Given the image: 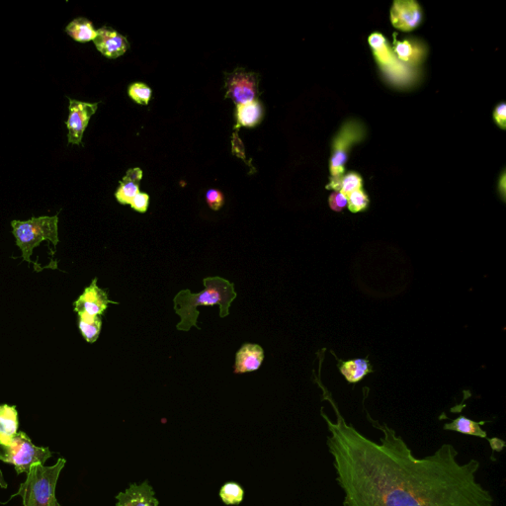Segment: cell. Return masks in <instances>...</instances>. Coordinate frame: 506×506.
Returning <instances> with one entry per match:
<instances>
[{"mask_svg":"<svg viewBox=\"0 0 506 506\" xmlns=\"http://www.w3.org/2000/svg\"><path fill=\"white\" fill-rule=\"evenodd\" d=\"M315 381L336 413L333 422L320 411L329 432L327 445L336 482L344 494L343 506H494L491 492L478 482L477 460L461 463L451 444L416 458L395 430L367 412L383 434L372 440L345 421L320 377Z\"/></svg>","mask_w":506,"mask_h":506,"instance_id":"1","label":"cell"},{"mask_svg":"<svg viewBox=\"0 0 506 506\" xmlns=\"http://www.w3.org/2000/svg\"><path fill=\"white\" fill-rule=\"evenodd\" d=\"M205 289L199 294H192L190 290H182L174 298V310L179 315L181 322L177 324L178 331H188L197 326L198 306H220V317L228 315L231 304L237 298L235 285L221 277H209L204 279Z\"/></svg>","mask_w":506,"mask_h":506,"instance_id":"2","label":"cell"},{"mask_svg":"<svg viewBox=\"0 0 506 506\" xmlns=\"http://www.w3.org/2000/svg\"><path fill=\"white\" fill-rule=\"evenodd\" d=\"M65 465L64 458H59L57 464L52 467L34 465L27 474L26 480L20 485L19 491L11 498L21 496L23 506H61L55 492L59 474Z\"/></svg>","mask_w":506,"mask_h":506,"instance_id":"3","label":"cell"},{"mask_svg":"<svg viewBox=\"0 0 506 506\" xmlns=\"http://www.w3.org/2000/svg\"><path fill=\"white\" fill-rule=\"evenodd\" d=\"M58 216L32 217L28 221H12V233L16 244L21 249L23 260L28 263L34 249L42 242H50L57 247L59 244Z\"/></svg>","mask_w":506,"mask_h":506,"instance_id":"4","label":"cell"},{"mask_svg":"<svg viewBox=\"0 0 506 506\" xmlns=\"http://www.w3.org/2000/svg\"><path fill=\"white\" fill-rule=\"evenodd\" d=\"M365 135V126L360 121L349 120L341 126L333 141V152H331V157L329 160L331 182L327 185V189L340 192V180L344 175V166L350 150L352 146L361 143Z\"/></svg>","mask_w":506,"mask_h":506,"instance_id":"5","label":"cell"},{"mask_svg":"<svg viewBox=\"0 0 506 506\" xmlns=\"http://www.w3.org/2000/svg\"><path fill=\"white\" fill-rule=\"evenodd\" d=\"M52 456L49 448L34 445L25 432H17L9 444H0V461L12 464L17 475L28 474L32 466L45 464Z\"/></svg>","mask_w":506,"mask_h":506,"instance_id":"6","label":"cell"},{"mask_svg":"<svg viewBox=\"0 0 506 506\" xmlns=\"http://www.w3.org/2000/svg\"><path fill=\"white\" fill-rule=\"evenodd\" d=\"M226 98L237 105L254 101L260 96V75L239 68L233 72H224Z\"/></svg>","mask_w":506,"mask_h":506,"instance_id":"7","label":"cell"},{"mask_svg":"<svg viewBox=\"0 0 506 506\" xmlns=\"http://www.w3.org/2000/svg\"><path fill=\"white\" fill-rule=\"evenodd\" d=\"M68 107V121L66 122L68 130V144L70 145H82V137L91 116L97 111L98 103H88L70 99Z\"/></svg>","mask_w":506,"mask_h":506,"instance_id":"8","label":"cell"},{"mask_svg":"<svg viewBox=\"0 0 506 506\" xmlns=\"http://www.w3.org/2000/svg\"><path fill=\"white\" fill-rule=\"evenodd\" d=\"M423 19L422 9L414 0H396L391 8V21L395 28L404 32L413 31Z\"/></svg>","mask_w":506,"mask_h":506,"instance_id":"9","label":"cell"},{"mask_svg":"<svg viewBox=\"0 0 506 506\" xmlns=\"http://www.w3.org/2000/svg\"><path fill=\"white\" fill-rule=\"evenodd\" d=\"M109 304L118 303L109 300L107 292L98 287L97 279L95 278L75 302V311L77 313H86L89 315H101L108 308Z\"/></svg>","mask_w":506,"mask_h":506,"instance_id":"10","label":"cell"},{"mask_svg":"<svg viewBox=\"0 0 506 506\" xmlns=\"http://www.w3.org/2000/svg\"><path fill=\"white\" fill-rule=\"evenodd\" d=\"M371 49L374 54L378 65L382 66L384 70L393 73V75H404L407 72V68L404 64L400 63L396 57L395 52L387 40L386 37L381 33L371 34L368 38Z\"/></svg>","mask_w":506,"mask_h":506,"instance_id":"11","label":"cell"},{"mask_svg":"<svg viewBox=\"0 0 506 506\" xmlns=\"http://www.w3.org/2000/svg\"><path fill=\"white\" fill-rule=\"evenodd\" d=\"M93 42L98 51L108 59H117L123 56L130 48V43L125 36L107 26L97 30V36Z\"/></svg>","mask_w":506,"mask_h":506,"instance_id":"12","label":"cell"},{"mask_svg":"<svg viewBox=\"0 0 506 506\" xmlns=\"http://www.w3.org/2000/svg\"><path fill=\"white\" fill-rule=\"evenodd\" d=\"M116 506H159L155 491L148 480L142 485L130 484L129 489L116 496Z\"/></svg>","mask_w":506,"mask_h":506,"instance_id":"13","label":"cell"},{"mask_svg":"<svg viewBox=\"0 0 506 506\" xmlns=\"http://www.w3.org/2000/svg\"><path fill=\"white\" fill-rule=\"evenodd\" d=\"M263 359H264V351L262 347L257 344L246 343L237 351V356H235V374H244V373L260 369Z\"/></svg>","mask_w":506,"mask_h":506,"instance_id":"14","label":"cell"},{"mask_svg":"<svg viewBox=\"0 0 506 506\" xmlns=\"http://www.w3.org/2000/svg\"><path fill=\"white\" fill-rule=\"evenodd\" d=\"M393 51L400 63L409 66L418 65L427 56V48L418 41H398L395 38Z\"/></svg>","mask_w":506,"mask_h":506,"instance_id":"15","label":"cell"},{"mask_svg":"<svg viewBox=\"0 0 506 506\" xmlns=\"http://www.w3.org/2000/svg\"><path fill=\"white\" fill-rule=\"evenodd\" d=\"M331 354L335 356L338 362V369L348 383H359L368 374L374 372L368 358H356L343 361L338 359L334 352H331Z\"/></svg>","mask_w":506,"mask_h":506,"instance_id":"16","label":"cell"},{"mask_svg":"<svg viewBox=\"0 0 506 506\" xmlns=\"http://www.w3.org/2000/svg\"><path fill=\"white\" fill-rule=\"evenodd\" d=\"M265 110L262 102L256 99L254 101L237 105V125L235 129L237 130L240 127L254 128L260 125L264 118Z\"/></svg>","mask_w":506,"mask_h":506,"instance_id":"17","label":"cell"},{"mask_svg":"<svg viewBox=\"0 0 506 506\" xmlns=\"http://www.w3.org/2000/svg\"><path fill=\"white\" fill-rule=\"evenodd\" d=\"M142 178L143 171L139 167L129 169L116 191L117 201L122 205H130L134 197L139 193V182Z\"/></svg>","mask_w":506,"mask_h":506,"instance_id":"18","label":"cell"},{"mask_svg":"<svg viewBox=\"0 0 506 506\" xmlns=\"http://www.w3.org/2000/svg\"><path fill=\"white\" fill-rule=\"evenodd\" d=\"M19 420L15 407L0 405V444H9L17 434Z\"/></svg>","mask_w":506,"mask_h":506,"instance_id":"19","label":"cell"},{"mask_svg":"<svg viewBox=\"0 0 506 506\" xmlns=\"http://www.w3.org/2000/svg\"><path fill=\"white\" fill-rule=\"evenodd\" d=\"M485 421L471 420L466 416H461L451 422L446 423L444 425V430L449 431H455L458 434L469 435V436L478 437V438H487V434L485 430L483 429Z\"/></svg>","mask_w":506,"mask_h":506,"instance_id":"20","label":"cell"},{"mask_svg":"<svg viewBox=\"0 0 506 506\" xmlns=\"http://www.w3.org/2000/svg\"><path fill=\"white\" fill-rule=\"evenodd\" d=\"M66 34L77 42L86 43L95 41L97 31L93 28V23L86 18H77L66 26Z\"/></svg>","mask_w":506,"mask_h":506,"instance_id":"21","label":"cell"},{"mask_svg":"<svg viewBox=\"0 0 506 506\" xmlns=\"http://www.w3.org/2000/svg\"><path fill=\"white\" fill-rule=\"evenodd\" d=\"M77 315L79 317V331L84 340L88 343H95L101 333V318L100 315H89L86 313H80Z\"/></svg>","mask_w":506,"mask_h":506,"instance_id":"22","label":"cell"},{"mask_svg":"<svg viewBox=\"0 0 506 506\" xmlns=\"http://www.w3.org/2000/svg\"><path fill=\"white\" fill-rule=\"evenodd\" d=\"M220 498L226 505H239L244 500V491L237 483H226L220 491Z\"/></svg>","mask_w":506,"mask_h":506,"instance_id":"23","label":"cell"},{"mask_svg":"<svg viewBox=\"0 0 506 506\" xmlns=\"http://www.w3.org/2000/svg\"><path fill=\"white\" fill-rule=\"evenodd\" d=\"M348 198V209L351 213H360L367 210L370 200L366 192L363 189L356 190L352 192Z\"/></svg>","mask_w":506,"mask_h":506,"instance_id":"24","label":"cell"},{"mask_svg":"<svg viewBox=\"0 0 506 506\" xmlns=\"http://www.w3.org/2000/svg\"><path fill=\"white\" fill-rule=\"evenodd\" d=\"M362 187H363V179H362L360 174L348 173L341 178L340 192L348 197L352 192L362 189Z\"/></svg>","mask_w":506,"mask_h":506,"instance_id":"25","label":"cell"},{"mask_svg":"<svg viewBox=\"0 0 506 506\" xmlns=\"http://www.w3.org/2000/svg\"><path fill=\"white\" fill-rule=\"evenodd\" d=\"M129 96L137 104L148 105L152 98L153 91L150 86L144 84H134L129 86Z\"/></svg>","mask_w":506,"mask_h":506,"instance_id":"26","label":"cell"},{"mask_svg":"<svg viewBox=\"0 0 506 506\" xmlns=\"http://www.w3.org/2000/svg\"><path fill=\"white\" fill-rule=\"evenodd\" d=\"M206 201L211 209L217 211L223 207L224 198V194L220 190L209 189L206 193Z\"/></svg>","mask_w":506,"mask_h":506,"instance_id":"27","label":"cell"},{"mask_svg":"<svg viewBox=\"0 0 506 506\" xmlns=\"http://www.w3.org/2000/svg\"><path fill=\"white\" fill-rule=\"evenodd\" d=\"M329 207L334 212H342L344 208L347 207L348 198L347 195L341 192H333L329 199Z\"/></svg>","mask_w":506,"mask_h":506,"instance_id":"28","label":"cell"},{"mask_svg":"<svg viewBox=\"0 0 506 506\" xmlns=\"http://www.w3.org/2000/svg\"><path fill=\"white\" fill-rule=\"evenodd\" d=\"M232 145L233 155H237V157H240V159L244 160L247 166L251 167V168L253 169V166H251V162H249V160H247L246 148H244V143H242V139H240L239 135H237V130H235V132L233 134Z\"/></svg>","mask_w":506,"mask_h":506,"instance_id":"29","label":"cell"},{"mask_svg":"<svg viewBox=\"0 0 506 506\" xmlns=\"http://www.w3.org/2000/svg\"><path fill=\"white\" fill-rule=\"evenodd\" d=\"M148 203H150V196L146 193L139 192L134 197L130 205L137 212L146 213L148 209Z\"/></svg>","mask_w":506,"mask_h":506,"instance_id":"30","label":"cell"},{"mask_svg":"<svg viewBox=\"0 0 506 506\" xmlns=\"http://www.w3.org/2000/svg\"><path fill=\"white\" fill-rule=\"evenodd\" d=\"M494 121H496V125H498L501 130H505L506 105L505 102H501L500 104L496 105L494 111Z\"/></svg>","mask_w":506,"mask_h":506,"instance_id":"31","label":"cell"},{"mask_svg":"<svg viewBox=\"0 0 506 506\" xmlns=\"http://www.w3.org/2000/svg\"><path fill=\"white\" fill-rule=\"evenodd\" d=\"M489 446H491L492 453L494 452H503V449L505 448L506 443L503 439L498 438V437H492V438H487Z\"/></svg>","mask_w":506,"mask_h":506,"instance_id":"32","label":"cell"},{"mask_svg":"<svg viewBox=\"0 0 506 506\" xmlns=\"http://www.w3.org/2000/svg\"><path fill=\"white\" fill-rule=\"evenodd\" d=\"M505 171H503V174H501L500 177H499L498 179V192L499 194H500L501 199H503V201H505Z\"/></svg>","mask_w":506,"mask_h":506,"instance_id":"33","label":"cell"}]
</instances>
